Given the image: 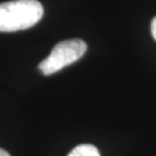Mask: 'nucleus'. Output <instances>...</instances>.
<instances>
[{"mask_svg":"<svg viewBox=\"0 0 156 156\" xmlns=\"http://www.w3.org/2000/svg\"><path fill=\"white\" fill-rule=\"evenodd\" d=\"M44 9L37 0H12L0 4V33H13L34 27Z\"/></svg>","mask_w":156,"mask_h":156,"instance_id":"f257e3e1","label":"nucleus"},{"mask_svg":"<svg viewBox=\"0 0 156 156\" xmlns=\"http://www.w3.org/2000/svg\"><path fill=\"white\" fill-rule=\"evenodd\" d=\"M87 51V44L82 39L62 41L52 49L51 53L39 62V71L44 75L59 72L64 67L78 62Z\"/></svg>","mask_w":156,"mask_h":156,"instance_id":"f03ea898","label":"nucleus"},{"mask_svg":"<svg viewBox=\"0 0 156 156\" xmlns=\"http://www.w3.org/2000/svg\"><path fill=\"white\" fill-rule=\"evenodd\" d=\"M67 156H101V154L95 146L83 144V145L76 146Z\"/></svg>","mask_w":156,"mask_h":156,"instance_id":"7ed1b4c3","label":"nucleus"},{"mask_svg":"<svg viewBox=\"0 0 156 156\" xmlns=\"http://www.w3.org/2000/svg\"><path fill=\"white\" fill-rule=\"evenodd\" d=\"M151 35H153V38L156 41V16L154 17L153 21H151Z\"/></svg>","mask_w":156,"mask_h":156,"instance_id":"20e7f679","label":"nucleus"},{"mask_svg":"<svg viewBox=\"0 0 156 156\" xmlns=\"http://www.w3.org/2000/svg\"><path fill=\"white\" fill-rule=\"evenodd\" d=\"M0 156H11V155H9L6 151H4V149L0 148Z\"/></svg>","mask_w":156,"mask_h":156,"instance_id":"39448f33","label":"nucleus"}]
</instances>
